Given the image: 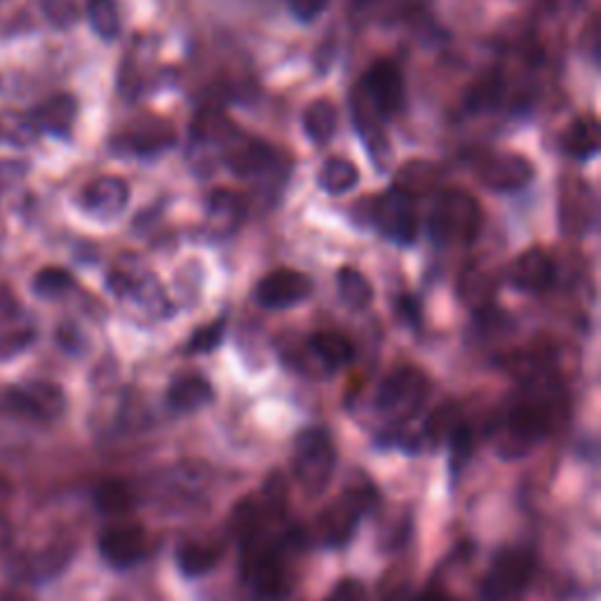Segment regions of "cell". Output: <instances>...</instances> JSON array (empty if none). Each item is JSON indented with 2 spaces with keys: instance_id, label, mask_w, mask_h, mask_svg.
Returning <instances> with one entry per match:
<instances>
[{
  "instance_id": "cell-1",
  "label": "cell",
  "mask_w": 601,
  "mask_h": 601,
  "mask_svg": "<svg viewBox=\"0 0 601 601\" xmlns=\"http://www.w3.org/2000/svg\"><path fill=\"white\" fill-rule=\"evenodd\" d=\"M484 226L482 204L465 189H444L430 207V236L447 242L470 244Z\"/></svg>"
},
{
  "instance_id": "cell-2",
  "label": "cell",
  "mask_w": 601,
  "mask_h": 601,
  "mask_svg": "<svg viewBox=\"0 0 601 601\" xmlns=\"http://www.w3.org/2000/svg\"><path fill=\"white\" fill-rule=\"evenodd\" d=\"M430 381L417 367H400L379 383L377 411L392 423L411 421L428 400Z\"/></svg>"
},
{
  "instance_id": "cell-3",
  "label": "cell",
  "mask_w": 601,
  "mask_h": 601,
  "mask_svg": "<svg viewBox=\"0 0 601 601\" xmlns=\"http://www.w3.org/2000/svg\"><path fill=\"white\" fill-rule=\"evenodd\" d=\"M337 447L331 434L322 428H308L297 434L294 442V474L308 493L327 489L337 470Z\"/></svg>"
},
{
  "instance_id": "cell-4",
  "label": "cell",
  "mask_w": 601,
  "mask_h": 601,
  "mask_svg": "<svg viewBox=\"0 0 601 601\" xmlns=\"http://www.w3.org/2000/svg\"><path fill=\"white\" fill-rule=\"evenodd\" d=\"M550 430V409L543 400L529 398L514 404L503 423L499 440V453L503 459H520L527 455Z\"/></svg>"
},
{
  "instance_id": "cell-5",
  "label": "cell",
  "mask_w": 601,
  "mask_h": 601,
  "mask_svg": "<svg viewBox=\"0 0 601 601\" xmlns=\"http://www.w3.org/2000/svg\"><path fill=\"white\" fill-rule=\"evenodd\" d=\"M533 567V557L527 550L508 548L495 554L482 583L484 601H508L522 594L531 583Z\"/></svg>"
},
{
  "instance_id": "cell-6",
  "label": "cell",
  "mask_w": 601,
  "mask_h": 601,
  "mask_svg": "<svg viewBox=\"0 0 601 601\" xmlns=\"http://www.w3.org/2000/svg\"><path fill=\"white\" fill-rule=\"evenodd\" d=\"M3 402L10 411L40 423H50L61 419L67 411V395L52 381H29L22 385H12L3 392Z\"/></svg>"
},
{
  "instance_id": "cell-7",
  "label": "cell",
  "mask_w": 601,
  "mask_h": 601,
  "mask_svg": "<svg viewBox=\"0 0 601 601\" xmlns=\"http://www.w3.org/2000/svg\"><path fill=\"white\" fill-rule=\"evenodd\" d=\"M374 223L383 238L398 242V244H411L419 238V214L413 198L404 191L388 189L381 193L374 202Z\"/></svg>"
},
{
  "instance_id": "cell-8",
  "label": "cell",
  "mask_w": 601,
  "mask_h": 601,
  "mask_svg": "<svg viewBox=\"0 0 601 601\" xmlns=\"http://www.w3.org/2000/svg\"><path fill=\"white\" fill-rule=\"evenodd\" d=\"M360 88L383 118L395 116L404 109V101H407L404 76H402V69L392 59L374 61L371 69L367 71V76L362 78Z\"/></svg>"
},
{
  "instance_id": "cell-9",
  "label": "cell",
  "mask_w": 601,
  "mask_h": 601,
  "mask_svg": "<svg viewBox=\"0 0 601 601\" xmlns=\"http://www.w3.org/2000/svg\"><path fill=\"white\" fill-rule=\"evenodd\" d=\"M367 505L369 499L362 491H348L339 501L331 503L318 520L320 543L327 548H343L350 543Z\"/></svg>"
},
{
  "instance_id": "cell-10",
  "label": "cell",
  "mask_w": 601,
  "mask_h": 601,
  "mask_svg": "<svg viewBox=\"0 0 601 601\" xmlns=\"http://www.w3.org/2000/svg\"><path fill=\"white\" fill-rule=\"evenodd\" d=\"M477 177L495 193H514L527 189L535 177V170L527 156L503 151L489 153L477 168Z\"/></svg>"
},
{
  "instance_id": "cell-11",
  "label": "cell",
  "mask_w": 601,
  "mask_h": 601,
  "mask_svg": "<svg viewBox=\"0 0 601 601\" xmlns=\"http://www.w3.org/2000/svg\"><path fill=\"white\" fill-rule=\"evenodd\" d=\"M149 535L139 527H111L99 535V554L113 569H132L149 557Z\"/></svg>"
},
{
  "instance_id": "cell-12",
  "label": "cell",
  "mask_w": 601,
  "mask_h": 601,
  "mask_svg": "<svg viewBox=\"0 0 601 601\" xmlns=\"http://www.w3.org/2000/svg\"><path fill=\"white\" fill-rule=\"evenodd\" d=\"M313 292V282L294 268H278L257 284V301L268 310H284L301 303Z\"/></svg>"
},
{
  "instance_id": "cell-13",
  "label": "cell",
  "mask_w": 601,
  "mask_h": 601,
  "mask_svg": "<svg viewBox=\"0 0 601 601\" xmlns=\"http://www.w3.org/2000/svg\"><path fill=\"white\" fill-rule=\"evenodd\" d=\"M82 210L90 217L111 221L118 219L130 202V186L120 177H99L82 191Z\"/></svg>"
},
{
  "instance_id": "cell-14",
  "label": "cell",
  "mask_w": 601,
  "mask_h": 601,
  "mask_svg": "<svg viewBox=\"0 0 601 601\" xmlns=\"http://www.w3.org/2000/svg\"><path fill=\"white\" fill-rule=\"evenodd\" d=\"M557 268L543 250H527L514 259L510 282L527 294H543L554 284Z\"/></svg>"
},
{
  "instance_id": "cell-15",
  "label": "cell",
  "mask_w": 601,
  "mask_h": 601,
  "mask_svg": "<svg viewBox=\"0 0 601 601\" xmlns=\"http://www.w3.org/2000/svg\"><path fill=\"white\" fill-rule=\"evenodd\" d=\"M562 231L571 236H585L597 217V200L585 181H567L562 189Z\"/></svg>"
},
{
  "instance_id": "cell-16",
  "label": "cell",
  "mask_w": 601,
  "mask_h": 601,
  "mask_svg": "<svg viewBox=\"0 0 601 601\" xmlns=\"http://www.w3.org/2000/svg\"><path fill=\"white\" fill-rule=\"evenodd\" d=\"M276 160L273 149L259 139H247L240 132L226 143V164L240 177H257L271 168Z\"/></svg>"
},
{
  "instance_id": "cell-17",
  "label": "cell",
  "mask_w": 601,
  "mask_h": 601,
  "mask_svg": "<svg viewBox=\"0 0 601 601\" xmlns=\"http://www.w3.org/2000/svg\"><path fill=\"white\" fill-rule=\"evenodd\" d=\"M177 134L164 120H143L118 139V147L134 156H153L170 149Z\"/></svg>"
},
{
  "instance_id": "cell-18",
  "label": "cell",
  "mask_w": 601,
  "mask_h": 601,
  "mask_svg": "<svg viewBox=\"0 0 601 601\" xmlns=\"http://www.w3.org/2000/svg\"><path fill=\"white\" fill-rule=\"evenodd\" d=\"M78 118V99L73 94H57L40 103L31 116L38 132H46L59 139H67L76 126Z\"/></svg>"
},
{
  "instance_id": "cell-19",
  "label": "cell",
  "mask_w": 601,
  "mask_h": 601,
  "mask_svg": "<svg viewBox=\"0 0 601 601\" xmlns=\"http://www.w3.org/2000/svg\"><path fill=\"white\" fill-rule=\"evenodd\" d=\"M352 118H355V130L364 139L371 158H374V162L383 164L381 158L388 151L385 134H383V116L374 109V103L367 99L362 88H358L355 97H352Z\"/></svg>"
},
{
  "instance_id": "cell-20",
  "label": "cell",
  "mask_w": 601,
  "mask_h": 601,
  "mask_svg": "<svg viewBox=\"0 0 601 601\" xmlns=\"http://www.w3.org/2000/svg\"><path fill=\"white\" fill-rule=\"evenodd\" d=\"M207 221L214 228L217 233H233L244 221V200L228 191V189H217L210 196H207Z\"/></svg>"
},
{
  "instance_id": "cell-21",
  "label": "cell",
  "mask_w": 601,
  "mask_h": 601,
  "mask_svg": "<svg viewBox=\"0 0 601 601\" xmlns=\"http://www.w3.org/2000/svg\"><path fill=\"white\" fill-rule=\"evenodd\" d=\"M308 348L329 371H339L355 358V348H352L350 339L339 334V331H318V334L310 337Z\"/></svg>"
},
{
  "instance_id": "cell-22",
  "label": "cell",
  "mask_w": 601,
  "mask_h": 601,
  "mask_svg": "<svg viewBox=\"0 0 601 601\" xmlns=\"http://www.w3.org/2000/svg\"><path fill=\"white\" fill-rule=\"evenodd\" d=\"M212 400L214 388L202 377H181L168 390V404L179 413H193Z\"/></svg>"
},
{
  "instance_id": "cell-23",
  "label": "cell",
  "mask_w": 601,
  "mask_h": 601,
  "mask_svg": "<svg viewBox=\"0 0 601 601\" xmlns=\"http://www.w3.org/2000/svg\"><path fill=\"white\" fill-rule=\"evenodd\" d=\"M301 126L305 137L315 143V147H327V143L334 139L337 128H339V116L334 103L329 99H315L310 101L303 116H301Z\"/></svg>"
},
{
  "instance_id": "cell-24",
  "label": "cell",
  "mask_w": 601,
  "mask_h": 601,
  "mask_svg": "<svg viewBox=\"0 0 601 601\" xmlns=\"http://www.w3.org/2000/svg\"><path fill=\"white\" fill-rule=\"evenodd\" d=\"M601 147V130L594 116H583L573 120V126L569 128L564 137V149L569 156L575 160H590L592 156L599 153Z\"/></svg>"
},
{
  "instance_id": "cell-25",
  "label": "cell",
  "mask_w": 601,
  "mask_h": 601,
  "mask_svg": "<svg viewBox=\"0 0 601 601\" xmlns=\"http://www.w3.org/2000/svg\"><path fill=\"white\" fill-rule=\"evenodd\" d=\"M438 181H440V170L434 168V164L425 160H411L400 168L398 179H395V189L404 191L407 196L417 200L421 196L432 193Z\"/></svg>"
},
{
  "instance_id": "cell-26",
  "label": "cell",
  "mask_w": 601,
  "mask_h": 601,
  "mask_svg": "<svg viewBox=\"0 0 601 601\" xmlns=\"http://www.w3.org/2000/svg\"><path fill=\"white\" fill-rule=\"evenodd\" d=\"M337 287H339L341 301L352 310H364L371 301H374V287H371L367 276L360 273L358 268H350V266L339 268Z\"/></svg>"
},
{
  "instance_id": "cell-27",
  "label": "cell",
  "mask_w": 601,
  "mask_h": 601,
  "mask_svg": "<svg viewBox=\"0 0 601 601\" xmlns=\"http://www.w3.org/2000/svg\"><path fill=\"white\" fill-rule=\"evenodd\" d=\"M493 278L482 271V268L470 266L463 271L459 282V297L463 303H468L472 310H489L493 301Z\"/></svg>"
},
{
  "instance_id": "cell-28",
  "label": "cell",
  "mask_w": 601,
  "mask_h": 601,
  "mask_svg": "<svg viewBox=\"0 0 601 601\" xmlns=\"http://www.w3.org/2000/svg\"><path fill=\"white\" fill-rule=\"evenodd\" d=\"M503 99V78L499 73H484L465 92V109L470 113H487L499 107Z\"/></svg>"
},
{
  "instance_id": "cell-29",
  "label": "cell",
  "mask_w": 601,
  "mask_h": 601,
  "mask_svg": "<svg viewBox=\"0 0 601 601\" xmlns=\"http://www.w3.org/2000/svg\"><path fill=\"white\" fill-rule=\"evenodd\" d=\"M318 181L322 186V191H327L331 196H343L360 183V172H358L355 164L345 158H329L322 164Z\"/></svg>"
},
{
  "instance_id": "cell-30",
  "label": "cell",
  "mask_w": 601,
  "mask_h": 601,
  "mask_svg": "<svg viewBox=\"0 0 601 601\" xmlns=\"http://www.w3.org/2000/svg\"><path fill=\"white\" fill-rule=\"evenodd\" d=\"M219 562V550L207 543H181L177 550V567L186 578L210 573Z\"/></svg>"
},
{
  "instance_id": "cell-31",
  "label": "cell",
  "mask_w": 601,
  "mask_h": 601,
  "mask_svg": "<svg viewBox=\"0 0 601 601\" xmlns=\"http://www.w3.org/2000/svg\"><path fill=\"white\" fill-rule=\"evenodd\" d=\"M94 503H97V510L101 514H126L132 510L134 505V495H132V489L120 482V480H109L99 484L97 493H94Z\"/></svg>"
},
{
  "instance_id": "cell-32",
  "label": "cell",
  "mask_w": 601,
  "mask_h": 601,
  "mask_svg": "<svg viewBox=\"0 0 601 601\" xmlns=\"http://www.w3.org/2000/svg\"><path fill=\"white\" fill-rule=\"evenodd\" d=\"M38 128L29 116L3 111L0 113V141L12 143V147H31L38 139Z\"/></svg>"
},
{
  "instance_id": "cell-33",
  "label": "cell",
  "mask_w": 601,
  "mask_h": 601,
  "mask_svg": "<svg viewBox=\"0 0 601 601\" xmlns=\"http://www.w3.org/2000/svg\"><path fill=\"white\" fill-rule=\"evenodd\" d=\"M88 19L99 38L103 40L118 38L120 10L116 0H88Z\"/></svg>"
},
{
  "instance_id": "cell-34",
  "label": "cell",
  "mask_w": 601,
  "mask_h": 601,
  "mask_svg": "<svg viewBox=\"0 0 601 601\" xmlns=\"http://www.w3.org/2000/svg\"><path fill=\"white\" fill-rule=\"evenodd\" d=\"M73 284H76L73 276L67 271V268H59V266H48L43 268V271H38L31 282L33 294L40 299L64 297Z\"/></svg>"
},
{
  "instance_id": "cell-35",
  "label": "cell",
  "mask_w": 601,
  "mask_h": 601,
  "mask_svg": "<svg viewBox=\"0 0 601 601\" xmlns=\"http://www.w3.org/2000/svg\"><path fill=\"white\" fill-rule=\"evenodd\" d=\"M223 334H226V320L219 318L210 324H204L200 327L196 334L191 337V341L186 343V352H189V355H202V352H212L221 345L223 341Z\"/></svg>"
},
{
  "instance_id": "cell-36",
  "label": "cell",
  "mask_w": 601,
  "mask_h": 601,
  "mask_svg": "<svg viewBox=\"0 0 601 601\" xmlns=\"http://www.w3.org/2000/svg\"><path fill=\"white\" fill-rule=\"evenodd\" d=\"M40 8H43L48 22L57 29H71L80 19L76 0H40Z\"/></svg>"
},
{
  "instance_id": "cell-37",
  "label": "cell",
  "mask_w": 601,
  "mask_h": 601,
  "mask_svg": "<svg viewBox=\"0 0 601 601\" xmlns=\"http://www.w3.org/2000/svg\"><path fill=\"white\" fill-rule=\"evenodd\" d=\"M36 339V329L33 327H19L10 331H0V360L14 358L17 352L27 350Z\"/></svg>"
},
{
  "instance_id": "cell-38",
  "label": "cell",
  "mask_w": 601,
  "mask_h": 601,
  "mask_svg": "<svg viewBox=\"0 0 601 601\" xmlns=\"http://www.w3.org/2000/svg\"><path fill=\"white\" fill-rule=\"evenodd\" d=\"M324 601H367V588L355 578H345L334 585Z\"/></svg>"
},
{
  "instance_id": "cell-39",
  "label": "cell",
  "mask_w": 601,
  "mask_h": 601,
  "mask_svg": "<svg viewBox=\"0 0 601 601\" xmlns=\"http://www.w3.org/2000/svg\"><path fill=\"white\" fill-rule=\"evenodd\" d=\"M329 0H289V8H292L294 17L301 22H313L315 17L324 12Z\"/></svg>"
},
{
  "instance_id": "cell-40",
  "label": "cell",
  "mask_w": 601,
  "mask_h": 601,
  "mask_svg": "<svg viewBox=\"0 0 601 601\" xmlns=\"http://www.w3.org/2000/svg\"><path fill=\"white\" fill-rule=\"evenodd\" d=\"M398 313L411 327H419V322H421V305H419V301L413 299V297H400L398 299Z\"/></svg>"
},
{
  "instance_id": "cell-41",
  "label": "cell",
  "mask_w": 601,
  "mask_h": 601,
  "mask_svg": "<svg viewBox=\"0 0 601 601\" xmlns=\"http://www.w3.org/2000/svg\"><path fill=\"white\" fill-rule=\"evenodd\" d=\"M411 601H455L453 597H449L447 592H442V590H434V588H428V590H423L417 599H411Z\"/></svg>"
},
{
  "instance_id": "cell-42",
  "label": "cell",
  "mask_w": 601,
  "mask_h": 601,
  "mask_svg": "<svg viewBox=\"0 0 601 601\" xmlns=\"http://www.w3.org/2000/svg\"><path fill=\"white\" fill-rule=\"evenodd\" d=\"M10 538H12L10 522L6 520V514L0 512V552H3V550L10 545Z\"/></svg>"
},
{
  "instance_id": "cell-43",
  "label": "cell",
  "mask_w": 601,
  "mask_h": 601,
  "mask_svg": "<svg viewBox=\"0 0 601 601\" xmlns=\"http://www.w3.org/2000/svg\"><path fill=\"white\" fill-rule=\"evenodd\" d=\"M0 601H27L24 597H19L17 592L10 590H0Z\"/></svg>"
},
{
  "instance_id": "cell-44",
  "label": "cell",
  "mask_w": 601,
  "mask_h": 601,
  "mask_svg": "<svg viewBox=\"0 0 601 601\" xmlns=\"http://www.w3.org/2000/svg\"><path fill=\"white\" fill-rule=\"evenodd\" d=\"M385 601H411V594L407 590H398V592H392Z\"/></svg>"
},
{
  "instance_id": "cell-45",
  "label": "cell",
  "mask_w": 601,
  "mask_h": 601,
  "mask_svg": "<svg viewBox=\"0 0 601 601\" xmlns=\"http://www.w3.org/2000/svg\"><path fill=\"white\" fill-rule=\"evenodd\" d=\"M377 3V0H355V8H360V10H367L369 6H374Z\"/></svg>"
}]
</instances>
